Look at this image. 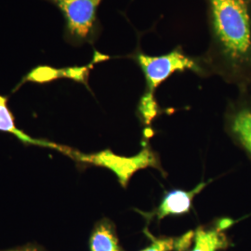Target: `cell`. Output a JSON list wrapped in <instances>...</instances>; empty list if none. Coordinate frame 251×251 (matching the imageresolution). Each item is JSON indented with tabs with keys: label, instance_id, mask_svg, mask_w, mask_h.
I'll return each instance as SVG.
<instances>
[{
	"label": "cell",
	"instance_id": "obj_1",
	"mask_svg": "<svg viewBox=\"0 0 251 251\" xmlns=\"http://www.w3.org/2000/svg\"><path fill=\"white\" fill-rule=\"evenodd\" d=\"M216 33L228 54L240 59L251 46V20L244 0H210Z\"/></svg>",
	"mask_w": 251,
	"mask_h": 251
},
{
	"label": "cell",
	"instance_id": "obj_2",
	"mask_svg": "<svg viewBox=\"0 0 251 251\" xmlns=\"http://www.w3.org/2000/svg\"><path fill=\"white\" fill-rule=\"evenodd\" d=\"M70 158L78 164L105 168L117 176L118 182L126 188L132 176L141 170L152 168L164 172L157 153L149 144H144L142 150L132 156H123L106 149L94 153H83L72 148L66 152Z\"/></svg>",
	"mask_w": 251,
	"mask_h": 251
},
{
	"label": "cell",
	"instance_id": "obj_3",
	"mask_svg": "<svg viewBox=\"0 0 251 251\" xmlns=\"http://www.w3.org/2000/svg\"><path fill=\"white\" fill-rule=\"evenodd\" d=\"M137 61L145 76L146 93L150 95H153V91L175 72H183L185 70L199 71L196 62L179 50L155 57L141 53L137 56Z\"/></svg>",
	"mask_w": 251,
	"mask_h": 251
},
{
	"label": "cell",
	"instance_id": "obj_4",
	"mask_svg": "<svg viewBox=\"0 0 251 251\" xmlns=\"http://www.w3.org/2000/svg\"><path fill=\"white\" fill-rule=\"evenodd\" d=\"M66 21L67 32L76 38H87L94 26L96 13L101 0H50Z\"/></svg>",
	"mask_w": 251,
	"mask_h": 251
},
{
	"label": "cell",
	"instance_id": "obj_5",
	"mask_svg": "<svg viewBox=\"0 0 251 251\" xmlns=\"http://www.w3.org/2000/svg\"><path fill=\"white\" fill-rule=\"evenodd\" d=\"M208 182L202 181L193 190L185 191L173 189L167 192L160 201V204L149 213V218L162 220L170 216L185 215L190 212L195 198L206 188Z\"/></svg>",
	"mask_w": 251,
	"mask_h": 251
},
{
	"label": "cell",
	"instance_id": "obj_6",
	"mask_svg": "<svg viewBox=\"0 0 251 251\" xmlns=\"http://www.w3.org/2000/svg\"><path fill=\"white\" fill-rule=\"evenodd\" d=\"M233 224L230 219L217 222L213 227H199L194 234L193 246L188 251H220L228 247V238L225 231Z\"/></svg>",
	"mask_w": 251,
	"mask_h": 251
},
{
	"label": "cell",
	"instance_id": "obj_7",
	"mask_svg": "<svg viewBox=\"0 0 251 251\" xmlns=\"http://www.w3.org/2000/svg\"><path fill=\"white\" fill-rule=\"evenodd\" d=\"M226 131L251 161V108H241L233 113L226 124Z\"/></svg>",
	"mask_w": 251,
	"mask_h": 251
},
{
	"label": "cell",
	"instance_id": "obj_8",
	"mask_svg": "<svg viewBox=\"0 0 251 251\" xmlns=\"http://www.w3.org/2000/svg\"><path fill=\"white\" fill-rule=\"evenodd\" d=\"M0 130L14 135L15 137L18 138L20 141H22L25 144L53 148L55 150H58L63 153H65L67 150V147H65V146L31 138L29 135H27L24 131H22L21 129H19L15 125L14 117L8 107V99L4 96H0Z\"/></svg>",
	"mask_w": 251,
	"mask_h": 251
},
{
	"label": "cell",
	"instance_id": "obj_9",
	"mask_svg": "<svg viewBox=\"0 0 251 251\" xmlns=\"http://www.w3.org/2000/svg\"><path fill=\"white\" fill-rule=\"evenodd\" d=\"M90 251H123L116 229L109 220H102L94 227L90 239Z\"/></svg>",
	"mask_w": 251,
	"mask_h": 251
},
{
	"label": "cell",
	"instance_id": "obj_10",
	"mask_svg": "<svg viewBox=\"0 0 251 251\" xmlns=\"http://www.w3.org/2000/svg\"><path fill=\"white\" fill-rule=\"evenodd\" d=\"M195 231H190L180 237L152 238V243L140 251H188L193 243Z\"/></svg>",
	"mask_w": 251,
	"mask_h": 251
},
{
	"label": "cell",
	"instance_id": "obj_11",
	"mask_svg": "<svg viewBox=\"0 0 251 251\" xmlns=\"http://www.w3.org/2000/svg\"><path fill=\"white\" fill-rule=\"evenodd\" d=\"M139 110L144 123L147 126L151 125L153 118L157 116L158 113L157 103L153 98V95L145 93L141 99Z\"/></svg>",
	"mask_w": 251,
	"mask_h": 251
},
{
	"label": "cell",
	"instance_id": "obj_12",
	"mask_svg": "<svg viewBox=\"0 0 251 251\" xmlns=\"http://www.w3.org/2000/svg\"><path fill=\"white\" fill-rule=\"evenodd\" d=\"M41 251L36 248H24V249H20V250H15V251Z\"/></svg>",
	"mask_w": 251,
	"mask_h": 251
}]
</instances>
